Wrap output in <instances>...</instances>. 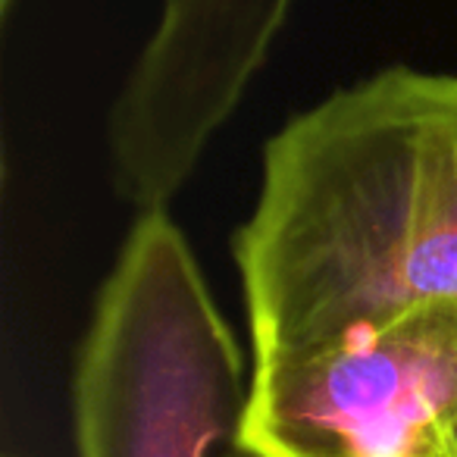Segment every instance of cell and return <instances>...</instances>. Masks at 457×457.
Segmentation results:
<instances>
[{"mask_svg":"<svg viewBox=\"0 0 457 457\" xmlns=\"http://www.w3.org/2000/svg\"><path fill=\"white\" fill-rule=\"evenodd\" d=\"M232 248L254 361L457 301V76L392 66L295 116Z\"/></svg>","mask_w":457,"mask_h":457,"instance_id":"1","label":"cell"},{"mask_svg":"<svg viewBox=\"0 0 457 457\" xmlns=\"http://www.w3.org/2000/svg\"><path fill=\"white\" fill-rule=\"evenodd\" d=\"M251 382L188 238L145 210L79 345V457H216L238 442Z\"/></svg>","mask_w":457,"mask_h":457,"instance_id":"2","label":"cell"},{"mask_svg":"<svg viewBox=\"0 0 457 457\" xmlns=\"http://www.w3.org/2000/svg\"><path fill=\"white\" fill-rule=\"evenodd\" d=\"M238 442L267 457H457V301L257 357Z\"/></svg>","mask_w":457,"mask_h":457,"instance_id":"3","label":"cell"},{"mask_svg":"<svg viewBox=\"0 0 457 457\" xmlns=\"http://www.w3.org/2000/svg\"><path fill=\"white\" fill-rule=\"evenodd\" d=\"M295 0H163L145 45L151 72L197 101H242Z\"/></svg>","mask_w":457,"mask_h":457,"instance_id":"4","label":"cell"},{"mask_svg":"<svg viewBox=\"0 0 457 457\" xmlns=\"http://www.w3.org/2000/svg\"><path fill=\"white\" fill-rule=\"evenodd\" d=\"M216 457H267V454H261V451H254L245 442H232V445H226Z\"/></svg>","mask_w":457,"mask_h":457,"instance_id":"5","label":"cell"},{"mask_svg":"<svg viewBox=\"0 0 457 457\" xmlns=\"http://www.w3.org/2000/svg\"><path fill=\"white\" fill-rule=\"evenodd\" d=\"M13 4H16V0H0V10H4V13H7V10L13 7Z\"/></svg>","mask_w":457,"mask_h":457,"instance_id":"6","label":"cell"}]
</instances>
